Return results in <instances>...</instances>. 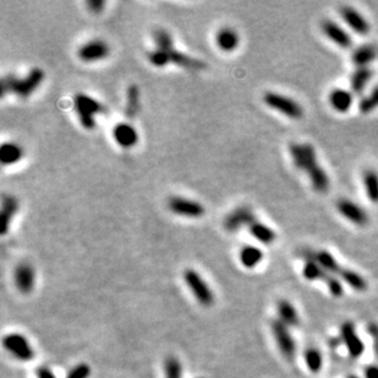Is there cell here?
Wrapping results in <instances>:
<instances>
[{
    "mask_svg": "<svg viewBox=\"0 0 378 378\" xmlns=\"http://www.w3.org/2000/svg\"><path fill=\"white\" fill-rule=\"evenodd\" d=\"M46 74L41 67H33L22 79L15 75H5L2 79V97L14 93L21 98H27L33 94L44 81Z\"/></svg>",
    "mask_w": 378,
    "mask_h": 378,
    "instance_id": "6da1fadb",
    "label": "cell"
},
{
    "mask_svg": "<svg viewBox=\"0 0 378 378\" xmlns=\"http://www.w3.org/2000/svg\"><path fill=\"white\" fill-rule=\"evenodd\" d=\"M74 109H75L79 121L85 130L96 129L97 120L96 115L103 114L106 112V107L99 100L94 99L88 94L76 93L74 96Z\"/></svg>",
    "mask_w": 378,
    "mask_h": 378,
    "instance_id": "7a4b0ae2",
    "label": "cell"
},
{
    "mask_svg": "<svg viewBox=\"0 0 378 378\" xmlns=\"http://www.w3.org/2000/svg\"><path fill=\"white\" fill-rule=\"evenodd\" d=\"M289 154L294 166L306 174L321 165L317 159L316 148L308 142H291L289 145Z\"/></svg>",
    "mask_w": 378,
    "mask_h": 378,
    "instance_id": "3957f363",
    "label": "cell"
},
{
    "mask_svg": "<svg viewBox=\"0 0 378 378\" xmlns=\"http://www.w3.org/2000/svg\"><path fill=\"white\" fill-rule=\"evenodd\" d=\"M263 102L270 109L276 110V112L281 113L293 120H300L305 114L300 103H297L293 98L277 93V92H266L263 94Z\"/></svg>",
    "mask_w": 378,
    "mask_h": 378,
    "instance_id": "277c9868",
    "label": "cell"
},
{
    "mask_svg": "<svg viewBox=\"0 0 378 378\" xmlns=\"http://www.w3.org/2000/svg\"><path fill=\"white\" fill-rule=\"evenodd\" d=\"M184 281H185L187 288L195 296V299L204 307H210L214 302V295L212 289L208 287V284L203 281L199 273L195 269H186L184 272Z\"/></svg>",
    "mask_w": 378,
    "mask_h": 378,
    "instance_id": "5b68a950",
    "label": "cell"
},
{
    "mask_svg": "<svg viewBox=\"0 0 378 378\" xmlns=\"http://www.w3.org/2000/svg\"><path fill=\"white\" fill-rule=\"evenodd\" d=\"M270 328H272L273 337L276 339L282 355L287 360H290V361L295 359L296 343L294 340L293 335L289 332V327L285 326L282 321L276 320L272 321V323H270Z\"/></svg>",
    "mask_w": 378,
    "mask_h": 378,
    "instance_id": "8992f818",
    "label": "cell"
},
{
    "mask_svg": "<svg viewBox=\"0 0 378 378\" xmlns=\"http://www.w3.org/2000/svg\"><path fill=\"white\" fill-rule=\"evenodd\" d=\"M3 344L11 355L20 361H29L35 358V351L27 338L19 333H11L5 335Z\"/></svg>",
    "mask_w": 378,
    "mask_h": 378,
    "instance_id": "52a82bcc",
    "label": "cell"
},
{
    "mask_svg": "<svg viewBox=\"0 0 378 378\" xmlns=\"http://www.w3.org/2000/svg\"><path fill=\"white\" fill-rule=\"evenodd\" d=\"M168 208L177 216L186 218H201L204 214V207L199 202L180 196H173L169 198Z\"/></svg>",
    "mask_w": 378,
    "mask_h": 378,
    "instance_id": "ba28073f",
    "label": "cell"
},
{
    "mask_svg": "<svg viewBox=\"0 0 378 378\" xmlns=\"http://www.w3.org/2000/svg\"><path fill=\"white\" fill-rule=\"evenodd\" d=\"M256 218L254 211L249 206H240L235 210L231 211L224 218L223 222V227L229 233H234V231L240 230L244 227H250Z\"/></svg>",
    "mask_w": 378,
    "mask_h": 378,
    "instance_id": "9c48e42d",
    "label": "cell"
},
{
    "mask_svg": "<svg viewBox=\"0 0 378 378\" xmlns=\"http://www.w3.org/2000/svg\"><path fill=\"white\" fill-rule=\"evenodd\" d=\"M337 210L340 216L358 227H365L368 223V214L356 202L341 198L337 202Z\"/></svg>",
    "mask_w": 378,
    "mask_h": 378,
    "instance_id": "30bf717a",
    "label": "cell"
},
{
    "mask_svg": "<svg viewBox=\"0 0 378 378\" xmlns=\"http://www.w3.org/2000/svg\"><path fill=\"white\" fill-rule=\"evenodd\" d=\"M110 54V48L103 40H92L80 47L77 55L83 62H96L106 59Z\"/></svg>",
    "mask_w": 378,
    "mask_h": 378,
    "instance_id": "8fae6325",
    "label": "cell"
},
{
    "mask_svg": "<svg viewBox=\"0 0 378 378\" xmlns=\"http://www.w3.org/2000/svg\"><path fill=\"white\" fill-rule=\"evenodd\" d=\"M321 29H322L323 35L330 42L338 46L339 48L343 49H349L353 46V40H351V36L347 29H344L340 25L332 20H324L321 23Z\"/></svg>",
    "mask_w": 378,
    "mask_h": 378,
    "instance_id": "7c38bea8",
    "label": "cell"
},
{
    "mask_svg": "<svg viewBox=\"0 0 378 378\" xmlns=\"http://www.w3.org/2000/svg\"><path fill=\"white\" fill-rule=\"evenodd\" d=\"M340 338L351 358L358 359L364 354L365 345L356 333L354 323L345 322L341 324Z\"/></svg>",
    "mask_w": 378,
    "mask_h": 378,
    "instance_id": "4fadbf2b",
    "label": "cell"
},
{
    "mask_svg": "<svg viewBox=\"0 0 378 378\" xmlns=\"http://www.w3.org/2000/svg\"><path fill=\"white\" fill-rule=\"evenodd\" d=\"M301 256L306 261H315L320 264L322 268L326 270L328 274L338 276L343 267L339 264V262L335 260V257L330 252L326 250H318V251H312V250H303Z\"/></svg>",
    "mask_w": 378,
    "mask_h": 378,
    "instance_id": "5bb4252c",
    "label": "cell"
},
{
    "mask_svg": "<svg viewBox=\"0 0 378 378\" xmlns=\"http://www.w3.org/2000/svg\"><path fill=\"white\" fill-rule=\"evenodd\" d=\"M340 16L345 23L353 29L355 33L360 36H366L370 33L371 27L368 21L362 14H360L355 8L343 7L340 8Z\"/></svg>",
    "mask_w": 378,
    "mask_h": 378,
    "instance_id": "9a60e30c",
    "label": "cell"
},
{
    "mask_svg": "<svg viewBox=\"0 0 378 378\" xmlns=\"http://www.w3.org/2000/svg\"><path fill=\"white\" fill-rule=\"evenodd\" d=\"M14 281L16 288L21 293L28 294L33 290L36 283V273L29 263H20L14 273Z\"/></svg>",
    "mask_w": 378,
    "mask_h": 378,
    "instance_id": "2e32d148",
    "label": "cell"
},
{
    "mask_svg": "<svg viewBox=\"0 0 378 378\" xmlns=\"http://www.w3.org/2000/svg\"><path fill=\"white\" fill-rule=\"evenodd\" d=\"M113 138L120 147L129 150L139 142V132L129 123H119L113 129Z\"/></svg>",
    "mask_w": 378,
    "mask_h": 378,
    "instance_id": "e0dca14e",
    "label": "cell"
},
{
    "mask_svg": "<svg viewBox=\"0 0 378 378\" xmlns=\"http://www.w3.org/2000/svg\"><path fill=\"white\" fill-rule=\"evenodd\" d=\"M19 211V201L11 195H3L2 210H0V225H2V235H5L10 229L15 214Z\"/></svg>",
    "mask_w": 378,
    "mask_h": 378,
    "instance_id": "ac0fdd59",
    "label": "cell"
},
{
    "mask_svg": "<svg viewBox=\"0 0 378 378\" xmlns=\"http://www.w3.org/2000/svg\"><path fill=\"white\" fill-rule=\"evenodd\" d=\"M354 96L355 94L351 91L343 90V88H335V90L330 91L328 96V102L338 113H348L351 109L354 104Z\"/></svg>",
    "mask_w": 378,
    "mask_h": 378,
    "instance_id": "d6986e66",
    "label": "cell"
},
{
    "mask_svg": "<svg viewBox=\"0 0 378 378\" xmlns=\"http://www.w3.org/2000/svg\"><path fill=\"white\" fill-rule=\"evenodd\" d=\"M378 56V48L374 44H362L351 53V61L356 67H368Z\"/></svg>",
    "mask_w": 378,
    "mask_h": 378,
    "instance_id": "ffe728a7",
    "label": "cell"
},
{
    "mask_svg": "<svg viewBox=\"0 0 378 378\" xmlns=\"http://www.w3.org/2000/svg\"><path fill=\"white\" fill-rule=\"evenodd\" d=\"M217 47L225 53H231L237 49L240 44V36L231 27H223L216 36Z\"/></svg>",
    "mask_w": 378,
    "mask_h": 378,
    "instance_id": "44dd1931",
    "label": "cell"
},
{
    "mask_svg": "<svg viewBox=\"0 0 378 378\" xmlns=\"http://www.w3.org/2000/svg\"><path fill=\"white\" fill-rule=\"evenodd\" d=\"M373 70L368 67H356V70L350 76V91L354 94H362L366 86L370 83L373 77Z\"/></svg>",
    "mask_w": 378,
    "mask_h": 378,
    "instance_id": "7402d4cb",
    "label": "cell"
},
{
    "mask_svg": "<svg viewBox=\"0 0 378 378\" xmlns=\"http://www.w3.org/2000/svg\"><path fill=\"white\" fill-rule=\"evenodd\" d=\"M169 58H170L171 64L178 65V66L184 67V69L186 70L199 71L203 70L204 67H206V64H204L203 61L199 60V59L187 55L185 53H181L177 49L169 50Z\"/></svg>",
    "mask_w": 378,
    "mask_h": 378,
    "instance_id": "603a6c76",
    "label": "cell"
},
{
    "mask_svg": "<svg viewBox=\"0 0 378 378\" xmlns=\"http://www.w3.org/2000/svg\"><path fill=\"white\" fill-rule=\"evenodd\" d=\"M277 311H278L279 321H282L285 326L288 327H296L299 326L300 318L297 314L295 306L293 305L289 300L282 299L277 303Z\"/></svg>",
    "mask_w": 378,
    "mask_h": 378,
    "instance_id": "cb8c5ba5",
    "label": "cell"
},
{
    "mask_svg": "<svg viewBox=\"0 0 378 378\" xmlns=\"http://www.w3.org/2000/svg\"><path fill=\"white\" fill-rule=\"evenodd\" d=\"M249 231L252 235V237H255L258 243L263 244V245H270V244H273L277 240L276 231L267 224L260 222L258 219H256L250 225Z\"/></svg>",
    "mask_w": 378,
    "mask_h": 378,
    "instance_id": "d4e9b609",
    "label": "cell"
},
{
    "mask_svg": "<svg viewBox=\"0 0 378 378\" xmlns=\"http://www.w3.org/2000/svg\"><path fill=\"white\" fill-rule=\"evenodd\" d=\"M23 157V148L16 142H4L0 150V160L3 165H11L20 162Z\"/></svg>",
    "mask_w": 378,
    "mask_h": 378,
    "instance_id": "484cf974",
    "label": "cell"
},
{
    "mask_svg": "<svg viewBox=\"0 0 378 378\" xmlns=\"http://www.w3.org/2000/svg\"><path fill=\"white\" fill-rule=\"evenodd\" d=\"M239 260L245 268L252 269L263 261V252L257 246L248 245L240 250Z\"/></svg>",
    "mask_w": 378,
    "mask_h": 378,
    "instance_id": "4316f807",
    "label": "cell"
},
{
    "mask_svg": "<svg viewBox=\"0 0 378 378\" xmlns=\"http://www.w3.org/2000/svg\"><path fill=\"white\" fill-rule=\"evenodd\" d=\"M141 107V93L138 85H130L126 90V107H125V115L132 119L139 114Z\"/></svg>",
    "mask_w": 378,
    "mask_h": 378,
    "instance_id": "83f0119b",
    "label": "cell"
},
{
    "mask_svg": "<svg viewBox=\"0 0 378 378\" xmlns=\"http://www.w3.org/2000/svg\"><path fill=\"white\" fill-rule=\"evenodd\" d=\"M366 196L372 203H378V173L374 169H367L362 175Z\"/></svg>",
    "mask_w": 378,
    "mask_h": 378,
    "instance_id": "f1b7e54d",
    "label": "cell"
},
{
    "mask_svg": "<svg viewBox=\"0 0 378 378\" xmlns=\"http://www.w3.org/2000/svg\"><path fill=\"white\" fill-rule=\"evenodd\" d=\"M343 281L349 285L350 288H353L356 291H365L367 290V281L365 279L364 276L359 274L358 272L353 269L348 268H341L340 273L338 274Z\"/></svg>",
    "mask_w": 378,
    "mask_h": 378,
    "instance_id": "f546056e",
    "label": "cell"
},
{
    "mask_svg": "<svg viewBox=\"0 0 378 378\" xmlns=\"http://www.w3.org/2000/svg\"><path fill=\"white\" fill-rule=\"evenodd\" d=\"M327 274H328V273H327L317 262L310 260L306 261V263L303 264L302 276L305 277L307 281H324Z\"/></svg>",
    "mask_w": 378,
    "mask_h": 378,
    "instance_id": "4dcf8cb0",
    "label": "cell"
},
{
    "mask_svg": "<svg viewBox=\"0 0 378 378\" xmlns=\"http://www.w3.org/2000/svg\"><path fill=\"white\" fill-rule=\"evenodd\" d=\"M153 42L156 44V48L160 50H173L174 49V41L170 32L165 28H157L153 31Z\"/></svg>",
    "mask_w": 378,
    "mask_h": 378,
    "instance_id": "1f68e13d",
    "label": "cell"
},
{
    "mask_svg": "<svg viewBox=\"0 0 378 378\" xmlns=\"http://www.w3.org/2000/svg\"><path fill=\"white\" fill-rule=\"evenodd\" d=\"M378 108V85L367 96L362 97L359 102V110L362 114H370Z\"/></svg>",
    "mask_w": 378,
    "mask_h": 378,
    "instance_id": "d6a6232c",
    "label": "cell"
},
{
    "mask_svg": "<svg viewBox=\"0 0 378 378\" xmlns=\"http://www.w3.org/2000/svg\"><path fill=\"white\" fill-rule=\"evenodd\" d=\"M305 361L308 370L311 371L312 373H317V372L322 368L323 365L322 354H321V351L316 349V348H308V349L305 351Z\"/></svg>",
    "mask_w": 378,
    "mask_h": 378,
    "instance_id": "836d02e7",
    "label": "cell"
},
{
    "mask_svg": "<svg viewBox=\"0 0 378 378\" xmlns=\"http://www.w3.org/2000/svg\"><path fill=\"white\" fill-rule=\"evenodd\" d=\"M148 61L156 67H164L168 64H170V58H169V50H160L153 49L147 54Z\"/></svg>",
    "mask_w": 378,
    "mask_h": 378,
    "instance_id": "e575fe53",
    "label": "cell"
},
{
    "mask_svg": "<svg viewBox=\"0 0 378 378\" xmlns=\"http://www.w3.org/2000/svg\"><path fill=\"white\" fill-rule=\"evenodd\" d=\"M165 378H183V368L179 360L175 358H168L164 364Z\"/></svg>",
    "mask_w": 378,
    "mask_h": 378,
    "instance_id": "d590c367",
    "label": "cell"
},
{
    "mask_svg": "<svg viewBox=\"0 0 378 378\" xmlns=\"http://www.w3.org/2000/svg\"><path fill=\"white\" fill-rule=\"evenodd\" d=\"M324 282H326L327 288H328L329 293L332 294L333 296H335V297L343 296V293H344L343 284H341L340 279H339L337 276L327 274L326 278H324Z\"/></svg>",
    "mask_w": 378,
    "mask_h": 378,
    "instance_id": "8d00e7d4",
    "label": "cell"
},
{
    "mask_svg": "<svg viewBox=\"0 0 378 378\" xmlns=\"http://www.w3.org/2000/svg\"><path fill=\"white\" fill-rule=\"evenodd\" d=\"M91 374V368L87 364H79L73 367L67 373L66 378H88Z\"/></svg>",
    "mask_w": 378,
    "mask_h": 378,
    "instance_id": "74e56055",
    "label": "cell"
},
{
    "mask_svg": "<svg viewBox=\"0 0 378 378\" xmlns=\"http://www.w3.org/2000/svg\"><path fill=\"white\" fill-rule=\"evenodd\" d=\"M86 5H87L88 10H90L91 13L99 14L102 13L104 7H106V2H103V0H88V2L86 3Z\"/></svg>",
    "mask_w": 378,
    "mask_h": 378,
    "instance_id": "f35d334b",
    "label": "cell"
},
{
    "mask_svg": "<svg viewBox=\"0 0 378 378\" xmlns=\"http://www.w3.org/2000/svg\"><path fill=\"white\" fill-rule=\"evenodd\" d=\"M36 374H37V378H56L55 374L52 372V370H49L48 367H44V366L37 368Z\"/></svg>",
    "mask_w": 378,
    "mask_h": 378,
    "instance_id": "ab89813d",
    "label": "cell"
},
{
    "mask_svg": "<svg viewBox=\"0 0 378 378\" xmlns=\"http://www.w3.org/2000/svg\"><path fill=\"white\" fill-rule=\"evenodd\" d=\"M365 378H378V366L370 365L365 370Z\"/></svg>",
    "mask_w": 378,
    "mask_h": 378,
    "instance_id": "60d3db41",
    "label": "cell"
},
{
    "mask_svg": "<svg viewBox=\"0 0 378 378\" xmlns=\"http://www.w3.org/2000/svg\"><path fill=\"white\" fill-rule=\"evenodd\" d=\"M348 378H359V377H358V376H355V374H350V376L348 377Z\"/></svg>",
    "mask_w": 378,
    "mask_h": 378,
    "instance_id": "b9f144b4",
    "label": "cell"
}]
</instances>
